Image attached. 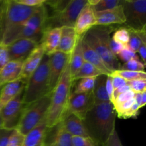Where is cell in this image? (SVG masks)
<instances>
[{
  "label": "cell",
  "instance_id": "cell-1",
  "mask_svg": "<svg viewBox=\"0 0 146 146\" xmlns=\"http://www.w3.org/2000/svg\"><path fill=\"white\" fill-rule=\"evenodd\" d=\"M117 114L111 102L95 104L83 120L89 137L98 146L104 143L115 131Z\"/></svg>",
  "mask_w": 146,
  "mask_h": 146
},
{
  "label": "cell",
  "instance_id": "cell-2",
  "mask_svg": "<svg viewBox=\"0 0 146 146\" xmlns=\"http://www.w3.org/2000/svg\"><path fill=\"white\" fill-rule=\"evenodd\" d=\"M73 84L68 61L59 81L51 92V104L46 116L47 127L49 129L56 126L66 115Z\"/></svg>",
  "mask_w": 146,
  "mask_h": 146
},
{
  "label": "cell",
  "instance_id": "cell-3",
  "mask_svg": "<svg viewBox=\"0 0 146 146\" xmlns=\"http://www.w3.org/2000/svg\"><path fill=\"white\" fill-rule=\"evenodd\" d=\"M115 27L111 26H94L83 35V41L98 54L111 71L120 68L117 56L110 49L111 34Z\"/></svg>",
  "mask_w": 146,
  "mask_h": 146
},
{
  "label": "cell",
  "instance_id": "cell-4",
  "mask_svg": "<svg viewBox=\"0 0 146 146\" xmlns=\"http://www.w3.org/2000/svg\"><path fill=\"white\" fill-rule=\"evenodd\" d=\"M48 17L44 4L22 25L5 31L1 44L7 46L20 38H33L41 43Z\"/></svg>",
  "mask_w": 146,
  "mask_h": 146
},
{
  "label": "cell",
  "instance_id": "cell-5",
  "mask_svg": "<svg viewBox=\"0 0 146 146\" xmlns=\"http://www.w3.org/2000/svg\"><path fill=\"white\" fill-rule=\"evenodd\" d=\"M48 69L49 56L45 54L40 65L26 82L22 97L24 105L31 104L50 94L48 91Z\"/></svg>",
  "mask_w": 146,
  "mask_h": 146
},
{
  "label": "cell",
  "instance_id": "cell-6",
  "mask_svg": "<svg viewBox=\"0 0 146 146\" xmlns=\"http://www.w3.org/2000/svg\"><path fill=\"white\" fill-rule=\"evenodd\" d=\"M51 93L40 99L24 106L21 117L15 129L25 135L46 118L50 104Z\"/></svg>",
  "mask_w": 146,
  "mask_h": 146
},
{
  "label": "cell",
  "instance_id": "cell-7",
  "mask_svg": "<svg viewBox=\"0 0 146 146\" xmlns=\"http://www.w3.org/2000/svg\"><path fill=\"white\" fill-rule=\"evenodd\" d=\"M87 3L88 0H71L64 10L48 17L45 30L56 27H74L78 14Z\"/></svg>",
  "mask_w": 146,
  "mask_h": 146
},
{
  "label": "cell",
  "instance_id": "cell-8",
  "mask_svg": "<svg viewBox=\"0 0 146 146\" xmlns=\"http://www.w3.org/2000/svg\"><path fill=\"white\" fill-rule=\"evenodd\" d=\"M125 17V27L135 30L146 28L145 0H123Z\"/></svg>",
  "mask_w": 146,
  "mask_h": 146
},
{
  "label": "cell",
  "instance_id": "cell-9",
  "mask_svg": "<svg viewBox=\"0 0 146 146\" xmlns=\"http://www.w3.org/2000/svg\"><path fill=\"white\" fill-rule=\"evenodd\" d=\"M39 7H29L22 5L16 0H7L4 32L11 29L19 27L27 21Z\"/></svg>",
  "mask_w": 146,
  "mask_h": 146
},
{
  "label": "cell",
  "instance_id": "cell-10",
  "mask_svg": "<svg viewBox=\"0 0 146 146\" xmlns=\"http://www.w3.org/2000/svg\"><path fill=\"white\" fill-rule=\"evenodd\" d=\"M23 92L24 91L0 110V115L2 121L1 128L14 130L17 127L25 106L22 101Z\"/></svg>",
  "mask_w": 146,
  "mask_h": 146
},
{
  "label": "cell",
  "instance_id": "cell-11",
  "mask_svg": "<svg viewBox=\"0 0 146 146\" xmlns=\"http://www.w3.org/2000/svg\"><path fill=\"white\" fill-rule=\"evenodd\" d=\"M95 105L93 92L73 94L70 96L67 113H72L83 121L87 113Z\"/></svg>",
  "mask_w": 146,
  "mask_h": 146
},
{
  "label": "cell",
  "instance_id": "cell-12",
  "mask_svg": "<svg viewBox=\"0 0 146 146\" xmlns=\"http://www.w3.org/2000/svg\"><path fill=\"white\" fill-rule=\"evenodd\" d=\"M48 56V91L49 93H51L64 73L65 68L69 61L71 55L56 51Z\"/></svg>",
  "mask_w": 146,
  "mask_h": 146
},
{
  "label": "cell",
  "instance_id": "cell-13",
  "mask_svg": "<svg viewBox=\"0 0 146 146\" xmlns=\"http://www.w3.org/2000/svg\"><path fill=\"white\" fill-rule=\"evenodd\" d=\"M39 44V41L33 38L15 40L7 46L9 61H24Z\"/></svg>",
  "mask_w": 146,
  "mask_h": 146
},
{
  "label": "cell",
  "instance_id": "cell-14",
  "mask_svg": "<svg viewBox=\"0 0 146 146\" xmlns=\"http://www.w3.org/2000/svg\"><path fill=\"white\" fill-rule=\"evenodd\" d=\"M44 55H45V51L42 45L40 44L24 61L19 79L27 82L30 76L36 70L38 66L40 65Z\"/></svg>",
  "mask_w": 146,
  "mask_h": 146
},
{
  "label": "cell",
  "instance_id": "cell-15",
  "mask_svg": "<svg viewBox=\"0 0 146 146\" xmlns=\"http://www.w3.org/2000/svg\"><path fill=\"white\" fill-rule=\"evenodd\" d=\"M95 26H111L112 24H124L125 23V17L122 4L111 9L95 12Z\"/></svg>",
  "mask_w": 146,
  "mask_h": 146
},
{
  "label": "cell",
  "instance_id": "cell-16",
  "mask_svg": "<svg viewBox=\"0 0 146 146\" xmlns=\"http://www.w3.org/2000/svg\"><path fill=\"white\" fill-rule=\"evenodd\" d=\"M95 25V12L91 5L87 3L78 14L74 28L78 36H81Z\"/></svg>",
  "mask_w": 146,
  "mask_h": 146
},
{
  "label": "cell",
  "instance_id": "cell-17",
  "mask_svg": "<svg viewBox=\"0 0 146 146\" xmlns=\"http://www.w3.org/2000/svg\"><path fill=\"white\" fill-rule=\"evenodd\" d=\"M58 124L72 136L89 137L83 121L74 114L66 113Z\"/></svg>",
  "mask_w": 146,
  "mask_h": 146
},
{
  "label": "cell",
  "instance_id": "cell-18",
  "mask_svg": "<svg viewBox=\"0 0 146 146\" xmlns=\"http://www.w3.org/2000/svg\"><path fill=\"white\" fill-rule=\"evenodd\" d=\"M48 130L45 118L41 123L24 135L22 146H46Z\"/></svg>",
  "mask_w": 146,
  "mask_h": 146
},
{
  "label": "cell",
  "instance_id": "cell-19",
  "mask_svg": "<svg viewBox=\"0 0 146 146\" xmlns=\"http://www.w3.org/2000/svg\"><path fill=\"white\" fill-rule=\"evenodd\" d=\"M78 36L74 27H61L59 44L56 51L71 55L76 44Z\"/></svg>",
  "mask_w": 146,
  "mask_h": 146
},
{
  "label": "cell",
  "instance_id": "cell-20",
  "mask_svg": "<svg viewBox=\"0 0 146 146\" xmlns=\"http://www.w3.org/2000/svg\"><path fill=\"white\" fill-rule=\"evenodd\" d=\"M26 82L17 79L9 83L0 88V110L7 104L14 99L17 95L22 92L25 87Z\"/></svg>",
  "mask_w": 146,
  "mask_h": 146
},
{
  "label": "cell",
  "instance_id": "cell-21",
  "mask_svg": "<svg viewBox=\"0 0 146 146\" xmlns=\"http://www.w3.org/2000/svg\"><path fill=\"white\" fill-rule=\"evenodd\" d=\"M61 28L48 29L44 31L40 44L42 45L46 55H51L56 52L61 38Z\"/></svg>",
  "mask_w": 146,
  "mask_h": 146
},
{
  "label": "cell",
  "instance_id": "cell-22",
  "mask_svg": "<svg viewBox=\"0 0 146 146\" xmlns=\"http://www.w3.org/2000/svg\"><path fill=\"white\" fill-rule=\"evenodd\" d=\"M24 61H9L0 71V88L19 79Z\"/></svg>",
  "mask_w": 146,
  "mask_h": 146
},
{
  "label": "cell",
  "instance_id": "cell-23",
  "mask_svg": "<svg viewBox=\"0 0 146 146\" xmlns=\"http://www.w3.org/2000/svg\"><path fill=\"white\" fill-rule=\"evenodd\" d=\"M81 46H82V51L84 61L86 62L89 63L91 65L95 66L103 74L109 76L112 74V71L107 67V66L103 61V60L98 56V54L96 51H94L88 44H86L83 41V38L82 41H81Z\"/></svg>",
  "mask_w": 146,
  "mask_h": 146
},
{
  "label": "cell",
  "instance_id": "cell-24",
  "mask_svg": "<svg viewBox=\"0 0 146 146\" xmlns=\"http://www.w3.org/2000/svg\"><path fill=\"white\" fill-rule=\"evenodd\" d=\"M107 76L101 74L96 77L92 92L94 96L95 104L110 102V99L106 89V82Z\"/></svg>",
  "mask_w": 146,
  "mask_h": 146
},
{
  "label": "cell",
  "instance_id": "cell-25",
  "mask_svg": "<svg viewBox=\"0 0 146 146\" xmlns=\"http://www.w3.org/2000/svg\"><path fill=\"white\" fill-rule=\"evenodd\" d=\"M82 36H78L76 44L75 46L74 51L71 53L70 57V71H71V76H74L81 68L84 63L85 62L83 55L82 46H81V41Z\"/></svg>",
  "mask_w": 146,
  "mask_h": 146
},
{
  "label": "cell",
  "instance_id": "cell-26",
  "mask_svg": "<svg viewBox=\"0 0 146 146\" xmlns=\"http://www.w3.org/2000/svg\"><path fill=\"white\" fill-rule=\"evenodd\" d=\"M54 128L56 133L53 138L46 143V146H74L72 135L67 133L59 124Z\"/></svg>",
  "mask_w": 146,
  "mask_h": 146
},
{
  "label": "cell",
  "instance_id": "cell-27",
  "mask_svg": "<svg viewBox=\"0 0 146 146\" xmlns=\"http://www.w3.org/2000/svg\"><path fill=\"white\" fill-rule=\"evenodd\" d=\"M129 31V41L127 47L137 53L142 42H146V28L141 30H135L127 27Z\"/></svg>",
  "mask_w": 146,
  "mask_h": 146
},
{
  "label": "cell",
  "instance_id": "cell-28",
  "mask_svg": "<svg viewBox=\"0 0 146 146\" xmlns=\"http://www.w3.org/2000/svg\"><path fill=\"white\" fill-rule=\"evenodd\" d=\"M103 74L95 66L88 62H84L78 72L72 77L73 82L84 78H95Z\"/></svg>",
  "mask_w": 146,
  "mask_h": 146
},
{
  "label": "cell",
  "instance_id": "cell-29",
  "mask_svg": "<svg viewBox=\"0 0 146 146\" xmlns=\"http://www.w3.org/2000/svg\"><path fill=\"white\" fill-rule=\"evenodd\" d=\"M123 0H88L94 12L106 11L122 4Z\"/></svg>",
  "mask_w": 146,
  "mask_h": 146
},
{
  "label": "cell",
  "instance_id": "cell-30",
  "mask_svg": "<svg viewBox=\"0 0 146 146\" xmlns=\"http://www.w3.org/2000/svg\"><path fill=\"white\" fill-rule=\"evenodd\" d=\"M95 78H84L77 80L76 84L74 86V89L71 93L73 94H82V93L91 92L94 89L96 81Z\"/></svg>",
  "mask_w": 146,
  "mask_h": 146
},
{
  "label": "cell",
  "instance_id": "cell-31",
  "mask_svg": "<svg viewBox=\"0 0 146 146\" xmlns=\"http://www.w3.org/2000/svg\"><path fill=\"white\" fill-rule=\"evenodd\" d=\"M111 76H119L123 78L126 81H135V80H146L145 72H136V71L116 70V71H113Z\"/></svg>",
  "mask_w": 146,
  "mask_h": 146
},
{
  "label": "cell",
  "instance_id": "cell-32",
  "mask_svg": "<svg viewBox=\"0 0 146 146\" xmlns=\"http://www.w3.org/2000/svg\"><path fill=\"white\" fill-rule=\"evenodd\" d=\"M145 66L143 64L141 60H131L126 63H124L122 66H120L118 70H123V71H136V72H145Z\"/></svg>",
  "mask_w": 146,
  "mask_h": 146
},
{
  "label": "cell",
  "instance_id": "cell-33",
  "mask_svg": "<svg viewBox=\"0 0 146 146\" xmlns=\"http://www.w3.org/2000/svg\"><path fill=\"white\" fill-rule=\"evenodd\" d=\"M112 38L115 41L121 43L123 45L127 46L129 41V31L127 27H123L118 28L113 33Z\"/></svg>",
  "mask_w": 146,
  "mask_h": 146
},
{
  "label": "cell",
  "instance_id": "cell-34",
  "mask_svg": "<svg viewBox=\"0 0 146 146\" xmlns=\"http://www.w3.org/2000/svg\"><path fill=\"white\" fill-rule=\"evenodd\" d=\"M118 59H121V61H123V62L126 63L128 61H131V60H140V58L138 56L136 53L133 52V51H131L130 48H128V47H125L118 55L116 56Z\"/></svg>",
  "mask_w": 146,
  "mask_h": 146
},
{
  "label": "cell",
  "instance_id": "cell-35",
  "mask_svg": "<svg viewBox=\"0 0 146 146\" xmlns=\"http://www.w3.org/2000/svg\"><path fill=\"white\" fill-rule=\"evenodd\" d=\"M70 1L71 0H51V1L46 0L45 5H48L51 7L54 10V13H58L64 10Z\"/></svg>",
  "mask_w": 146,
  "mask_h": 146
},
{
  "label": "cell",
  "instance_id": "cell-36",
  "mask_svg": "<svg viewBox=\"0 0 146 146\" xmlns=\"http://www.w3.org/2000/svg\"><path fill=\"white\" fill-rule=\"evenodd\" d=\"M7 0H0V44L1 43L5 29V13Z\"/></svg>",
  "mask_w": 146,
  "mask_h": 146
},
{
  "label": "cell",
  "instance_id": "cell-37",
  "mask_svg": "<svg viewBox=\"0 0 146 146\" xmlns=\"http://www.w3.org/2000/svg\"><path fill=\"white\" fill-rule=\"evenodd\" d=\"M127 84L135 94H141L146 91V80H135L127 81Z\"/></svg>",
  "mask_w": 146,
  "mask_h": 146
},
{
  "label": "cell",
  "instance_id": "cell-38",
  "mask_svg": "<svg viewBox=\"0 0 146 146\" xmlns=\"http://www.w3.org/2000/svg\"><path fill=\"white\" fill-rule=\"evenodd\" d=\"M72 142L74 146H98L90 137L72 136Z\"/></svg>",
  "mask_w": 146,
  "mask_h": 146
},
{
  "label": "cell",
  "instance_id": "cell-39",
  "mask_svg": "<svg viewBox=\"0 0 146 146\" xmlns=\"http://www.w3.org/2000/svg\"><path fill=\"white\" fill-rule=\"evenodd\" d=\"M24 139V135L18 132L16 129H14L9 140L7 146H22Z\"/></svg>",
  "mask_w": 146,
  "mask_h": 146
},
{
  "label": "cell",
  "instance_id": "cell-40",
  "mask_svg": "<svg viewBox=\"0 0 146 146\" xmlns=\"http://www.w3.org/2000/svg\"><path fill=\"white\" fill-rule=\"evenodd\" d=\"M134 97H135V93L132 90H128V91L118 95L112 104L113 106H115L117 105V104H123V103L127 102V101L134 99Z\"/></svg>",
  "mask_w": 146,
  "mask_h": 146
},
{
  "label": "cell",
  "instance_id": "cell-41",
  "mask_svg": "<svg viewBox=\"0 0 146 146\" xmlns=\"http://www.w3.org/2000/svg\"><path fill=\"white\" fill-rule=\"evenodd\" d=\"M9 61V58L7 46L1 43L0 44V71Z\"/></svg>",
  "mask_w": 146,
  "mask_h": 146
},
{
  "label": "cell",
  "instance_id": "cell-42",
  "mask_svg": "<svg viewBox=\"0 0 146 146\" xmlns=\"http://www.w3.org/2000/svg\"><path fill=\"white\" fill-rule=\"evenodd\" d=\"M101 146H123L119 138L118 132L115 130L110 138Z\"/></svg>",
  "mask_w": 146,
  "mask_h": 146
},
{
  "label": "cell",
  "instance_id": "cell-43",
  "mask_svg": "<svg viewBox=\"0 0 146 146\" xmlns=\"http://www.w3.org/2000/svg\"><path fill=\"white\" fill-rule=\"evenodd\" d=\"M140 108L138 106V104L135 103H134L132 105V106L131 107L128 111H127L126 112L124 113L123 114L119 116L118 118H124V119H127V118H136L137 115H138V111H139Z\"/></svg>",
  "mask_w": 146,
  "mask_h": 146
},
{
  "label": "cell",
  "instance_id": "cell-44",
  "mask_svg": "<svg viewBox=\"0 0 146 146\" xmlns=\"http://www.w3.org/2000/svg\"><path fill=\"white\" fill-rule=\"evenodd\" d=\"M12 131L13 130L4 129V128L0 129V146H7Z\"/></svg>",
  "mask_w": 146,
  "mask_h": 146
},
{
  "label": "cell",
  "instance_id": "cell-45",
  "mask_svg": "<svg viewBox=\"0 0 146 146\" xmlns=\"http://www.w3.org/2000/svg\"><path fill=\"white\" fill-rule=\"evenodd\" d=\"M19 4L29 7H40L44 5L46 0H16Z\"/></svg>",
  "mask_w": 146,
  "mask_h": 146
},
{
  "label": "cell",
  "instance_id": "cell-46",
  "mask_svg": "<svg viewBox=\"0 0 146 146\" xmlns=\"http://www.w3.org/2000/svg\"><path fill=\"white\" fill-rule=\"evenodd\" d=\"M125 47V46L123 45L121 43L115 41V40L113 39L112 38H111L110 41V49H111V52L114 54V55L117 56Z\"/></svg>",
  "mask_w": 146,
  "mask_h": 146
},
{
  "label": "cell",
  "instance_id": "cell-47",
  "mask_svg": "<svg viewBox=\"0 0 146 146\" xmlns=\"http://www.w3.org/2000/svg\"><path fill=\"white\" fill-rule=\"evenodd\" d=\"M106 89L107 94L110 99V102L112 103L113 95V86L112 77L111 75L107 76L106 82Z\"/></svg>",
  "mask_w": 146,
  "mask_h": 146
},
{
  "label": "cell",
  "instance_id": "cell-48",
  "mask_svg": "<svg viewBox=\"0 0 146 146\" xmlns=\"http://www.w3.org/2000/svg\"><path fill=\"white\" fill-rule=\"evenodd\" d=\"M112 77L113 86V92L116 91L118 88L127 85V81L124 80L123 78H121L119 76H111Z\"/></svg>",
  "mask_w": 146,
  "mask_h": 146
},
{
  "label": "cell",
  "instance_id": "cell-49",
  "mask_svg": "<svg viewBox=\"0 0 146 146\" xmlns=\"http://www.w3.org/2000/svg\"><path fill=\"white\" fill-rule=\"evenodd\" d=\"M137 53L139 54L140 57H141L142 62L144 65H145L146 62V42H142L139 48H138Z\"/></svg>",
  "mask_w": 146,
  "mask_h": 146
},
{
  "label": "cell",
  "instance_id": "cell-50",
  "mask_svg": "<svg viewBox=\"0 0 146 146\" xmlns=\"http://www.w3.org/2000/svg\"><path fill=\"white\" fill-rule=\"evenodd\" d=\"M146 104V91L142 93V103H141V108L145 106Z\"/></svg>",
  "mask_w": 146,
  "mask_h": 146
},
{
  "label": "cell",
  "instance_id": "cell-51",
  "mask_svg": "<svg viewBox=\"0 0 146 146\" xmlns=\"http://www.w3.org/2000/svg\"><path fill=\"white\" fill-rule=\"evenodd\" d=\"M2 128V121H1V115H0V129Z\"/></svg>",
  "mask_w": 146,
  "mask_h": 146
}]
</instances>
